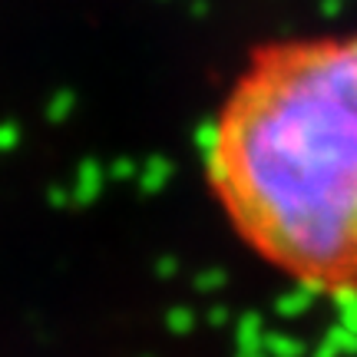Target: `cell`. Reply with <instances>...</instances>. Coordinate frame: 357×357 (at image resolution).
Masks as SVG:
<instances>
[{
    "mask_svg": "<svg viewBox=\"0 0 357 357\" xmlns=\"http://www.w3.org/2000/svg\"><path fill=\"white\" fill-rule=\"evenodd\" d=\"M50 202H53V205H63V202H66L63 189H53V192H50Z\"/></svg>",
    "mask_w": 357,
    "mask_h": 357,
    "instance_id": "4",
    "label": "cell"
},
{
    "mask_svg": "<svg viewBox=\"0 0 357 357\" xmlns=\"http://www.w3.org/2000/svg\"><path fill=\"white\" fill-rule=\"evenodd\" d=\"M66 113H70V96H66V93H60V96H56V100L50 102V109H47V116H50L53 123H56V119H63Z\"/></svg>",
    "mask_w": 357,
    "mask_h": 357,
    "instance_id": "3",
    "label": "cell"
},
{
    "mask_svg": "<svg viewBox=\"0 0 357 357\" xmlns=\"http://www.w3.org/2000/svg\"><path fill=\"white\" fill-rule=\"evenodd\" d=\"M17 142H20V126L17 123H0V153H13Z\"/></svg>",
    "mask_w": 357,
    "mask_h": 357,
    "instance_id": "2",
    "label": "cell"
},
{
    "mask_svg": "<svg viewBox=\"0 0 357 357\" xmlns=\"http://www.w3.org/2000/svg\"><path fill=\"white\" fill-rule=\"evenodd\" d=\"M252 252L311 291L357 288V30L258 50L202 136Z\"/></svg>",
    "mask_w": 357,
    "mask_h": 357,
    "instance_id": "1",
    "label": "cell"
}]
</instances>
